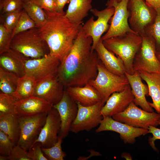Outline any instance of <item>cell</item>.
<instances>
[{"instance_id":"obj_1","label":"cell","mask_w":160,"mask_h":160,"mask_svg":"<svg viewBox=\"0 0 160 160\" xmlns=\"http://www.w3.org/2000/svg\"><path fill=\"white\" fill-rule=\"evenodd\" d=\"M92 42L82 27L59 68L57 76L65 87L83 86L96 77L100 60L96 51L92 50Z\"/></svg>"},{"instance_id":"obj_2","label":"cell","mask_w":160,"mask_h":160,"mask_svg":"<svg viewBox=\"0 0 160 160\" xmlns=\"http://www.w3.org/2000/svg\"><path fill=\"white\" fill-rule=\"evenodd\" d=\"M47 21L38 28L43 39L47 43L49 54L63 61L70 51L74 41L83 25L70 21L65 12H51L45 10Z\"/></svg>"},{"instance_id":"obj_3","label":"cell","mask_w":160,"mask_h":160,"mask_svg":"<svg viewBox=\"0 0 160 160\" xmlns=\"http://www.w3.org/2000/svg\"><path fill=\"white\" fill-rule=\"evenodd\" d=\"M143 37L135 32H128L103 41L105 47L122 60L126 72L132 74L135 72L133 62L139 49Z\"/></svg>"},{"instance_id":"obj_4","label":"cell","mask_w":160,"mask_h":160,"mask_svg":"<svg viewBox=\"0 0 160 160\" xmlns=\"http://www.w3.org/2000/svg\"><path fill=\"white\" fill-rule=\"evenodd\" d=\"M10 48L32 59L41 58L49 52L36 27L15 35L12 39Z\"/></svg>"},{"instance_id":"obj_5","label":"cell","mask_w":160,"mask_h":160,"mask_svg":"<svg viewBox=\"0 0 160 160\" xmlns=\"http://www.w3.org/2000/svg\"><path fill=\"white\" fill-rule=\"evenodd\" d=\"M97 69L96 77L88 83L97 90L102 101L105 103L113 93L123 91L129 84L125 75L119 76L112 73L106 68L100 61L97 65Z\"/></svg>"},{"instance_id":"obj_6","label":"cell","mask_w":160,"mask_h":160,"mask_svg":"<svg viewBox=\"0 0 160 160\" xmlns=\"http://www.w3.org/2000/svg\"><path fill=\"white\" fill-rule=\"evenodd\" d=\"M128 23L131 29L142 37L147 29L154 23L157 12L148 5L145 0H129Z\"/></svg>"},{"instance_id":"obj_7","label":"cell","mask_w":160,"mask_h":160,"mask_svg":"<svg viewBox=\"0 0 160 160\" xmlns=\"http://www.w3.org/2000/svg\"><path fill=\"white\" fill-rule=\"evenodd\" d=\"M47 113L18 117L20 136L17 145L27 151L31 148L45 123Z\"/></svg>"},{"instance_id":"obj_8","label":"cell","mask_w":160,"mask_h":160,"mask_svg":"<svg viewBox=\"0 0 160 160\" xmlns=\"http://www.w3.org/2000/svg\"><path fill=\"white\" fill-rule=\"evenodd\" d=\"M112 118L132 127L148 129L150 126L156 127L159 125L160 116L154 112H148L139 108L133 102L124 111Z\"/></svg>"},{"instance_id":"obj_9","label":"cell","mask_w":160,"mask_h":160,"mask_svg":"<svg viewBox=\"0 0 160 160\" xmlns=\"http://www.w3.org/2000/svg\"><path fill=\"white\" fill-rule=\"evenodd\" d=\"M134 71L159 72L160 61L156 55L155 41L150 36L143 37L141 46L133 62Z\"/></svg>"},{"instance_id":"obj_10","label":"cell","mask_w":160,"mask_h":160,"mask_svg":"<svg viewBox=\"0 0 160 160\" xmlns=\"http://www.w3.org/2000/svg\"><path fill=\"white\" fill-rule=\"evenodd\" d=\"M76 103L78 113L71 125L70 132L76 133L83 131H89L100 125L103 118L101 111L105 103L101 101L87 106Z\"/></svg>"},{"instance_id":"obj_11","label":"cell","mask_w":160,"mask_h":160,"mask_svg":"<svg viewBox=\"0 0 160 160\" xmlns=\"http://www.w3.org/2000/svg\"><path fill=\"white\" fill-rule=\"evenodd\" d=\"M90 11L97 17V19L95 20L93 16L91 17L82 25V28L86 35L92 38V50L94 51L102 35L109 28L108 23L114 14V8L113 7H107L102 10L92 8Z\"/></svg>"},{"instance_id":"obj_12","label":"cell","mask_w":160,"mask_h":160,"mask_svg":"<svg viewBox=\"0 0 160 160\" xmlns=\"http://www.w3.org/2000/svg\"><path fill=\"white\" fill-rule=\"evenodd\" d=\"M129 1L121 0L118 2L114 0H108L106 5L107 7H113L114 12L110 20V25L108 29L101 38L103 41L127 32H135L131 29L128 23L129 14L127 4Z\"/></svg>"},{"instance_id":"obj_13","label":"cell","mask_w":160,"mask_h":160,"mask_svg":"<svg viewBox=\"0 0 160 160\" xmlns=\"http://www.w3.org/2000/svg\"><path fill=\"white\" fill-rule=\"evenodd\" d=\"M60 61L49 54L37 59L27 58L25 60V73L33 76L36 82L57 75Z\"/></svg>"},{"instance_id":"obj_14","label":"cell","mask_w":160,"mask_h":160,"mask_svg":"<svg viewBox=\"0 0 160 160\" xmlns=\"http://www.w3.org/2000/svg\"><path fill=\"white\" fill-rule=\"evenodd\" d=\"M103 118L96 133L104 131H112L120 135V138L126 144L134 143L135 139L149 133L148 129L137 128L116 121L112 117L103 116Z\"/></svg>"},{"instance_id":"obj_15","label":"cell","mask_w":160,"mask_h":160,"mask_svg":"<svg viewBox=\"0 0 160 160\" xmlns=\"http://www.w3.org/2000/svg\"><path fill=\"white\" fill-rule=\"evenodd\" d=\"M53 107L57 110L60 116L61 125L58 137L63 139L68 135L71 125L76 117L77 104L71 98L65 89L60 100Z\"/></svg>"},{"instance_id":"obj_16","label":"cell","mask_w":160,"mask_h":160,"mask_svg":"<svg viewBox=\"0 0 160 160\" xmlns=\"http://www.w3.org/2000/svg\"><path fill=\"white\" fill-rule=\"evenodd\" d=\"M57 75L37 82L34 95L38 96L53 105L62 99L65 89Z\"/></svg>"},{"instance_id":"obj_17","label":"cell","mask_w":160,"mask_h":160,"mask_svg":"<svg viewBox=\"0 0 160 160\" xmlns=\"http://www.w3.org/2000/svg\"><path fill=\"white\" fill-rule=\"evenodd\" d=\"M60 125L59 114L53 107L47 113L45 123L35 143L40 142L42 148H49L54 145L58 140Z\"/></svg>"},{"instance_id":"obj_18","label":"cell","mask_w":160,"mask_h":160,"mask_svg":"<svg viewBox=\"0 0 160 160\" xmlns=\"http://www.w3.org/2000/svg\"><path fill=\"white\" fill-rule=\"evenodd\" d=\"M134 96L129 84L123 91L113 93L103 107L101 113L103 116L112 117L124 111L130 104L134 102Z\"/></svg>"},{"instance_id":"obj_19","label":"cell","mask_w":160,"mask_h":160,"mask_svg":"<svg viewBox=\"0 0 160 160\" xmlns=\"http://www.w3.org/2000/svg\"><path fill=\"white\" fill-rule=\"evenodd\" d=\"M16 114L26 116L47 113L53 105L44 99L35 95L17 100L15 103Z\"/></svg>"},{"instance_id":"obj_20","label":"cell","mask_w":160,"mask_h":160,"mask_svg":"<svg viewBox=\"0 0 160 160\" xmlns=\"http://www.w3.org/2000/svg\"><path fill=\"white\" fill-rule=\"evenodd\" d=\"M125 75L134 97V103L147 111L154 112L153 108L150 105L146 98V96H149L148 87L147 84L142 82L139 72L135 71L132 74L126 72Z\"/></svg>"},{"instance_id":"obj_21","label":"cell","mask_w":160,"mask_h":160,"mask_svg":"<svg viewBox=\"0 0 160 160\" xmlns=\"http://www.w3.org/2000/svg\"><path fill=\"white\" fill-rule=\"evenodd\" d=\"M94 50L101 62L108 71L116 75H125L126 71L122 60L105 47L101 39Z\"/></svg>"},{"instance_id":"obj_22","label":"cell","mask_w":160,"mask_h":160,"mask_svg":"<svg viewBox=\"0 0 160 160\" xmlns=\"http://www.w3.org/2000/svg\"><path fill=\"white\" fill-rule=\"evenodd\" d=\"M65 90L73 100L84 106H91L102 101L98 91L89 83L82 87H68Z\"/></svg>"},{"instance_id":"obj_23","label":"cell","mask_w":160,"mask_h":160,"mask_svg":"<svg viewBox=\"0 0 160 160\" xmlns=\"http://www.w3.org/2000/svg\"><path fill=\"white\" fill-rule=\"evenodd\" d=\"M28 58L10 49L0 54V67L22 77L25 74V63Z\"/></svg>"},{"instance_id":"obj_24","label":"cell","mask_w":160,"mask_h":160,"mask_svg":"<svg viewBox=\"0 0 160 160\" xmlns=\"http://www.w3.org/2000/svg\"><path fill=\"white\" fill-rule=\"evenodd\" d=\"M138 71L148 87L149 96L152 100V103L149 102L150 105L160 114V73Z\"/></svg>"},{"instance_id":"obj_25","label":"cell","mask_w":160,"mask_h":160,"mask_svg":"<svg viewBox=\"0 0 160 160\" xmlns=\"http://www.w3.org/2000/svg\"><path fill=\"white\" fill-rule=\"evenodd\" d=\"M92 0H71L65 12V16L71 22L82 23L84 19L92 8Z\"/></svg>"},{"instance_id":"obj_26","label":"cell","mask_w":160,"mask_h":160,"mask_svg":"<svg viewBox=\"0 0 160 160\" xmlns=\"http://www.w3.org/2000/svg\"><path fill=\"white\" fill-rule=\"evenodd\" d=\"M0 130L7 135L14 144H17L20 136L18 116L15 114L0 113Z\"/></svg>"},{"instance_id":"obj_27","label":"cell","mask_w":160,"mask_h":160,"mask_svg":"<svg viewBox=\"0 0 160 160\" xmlns=\"http://www.w3.org/2000/svg\"><path fill=\"white\" fill-rule=\"evenodd\" d=\"M36 83L33 76L25 73L19 77L16 90L13 95L17 100L34 95Z\"/></svg>"},{"instance_id":"obj_28","label":"cell","mask_w":160,"mask_h":160,"mask_svg":"<svg viewBox=\"0 0 160 160\" xmlns=\"http://www.w3.org/2000/svg\"><path fill=\"white\" fill-rule=\"evenodd\" d=\"M19 78L15 73L0 67L1 92L13 95L16 90Z\"/></svg>"},{"instance_id":"obj_29","label":"cell","mask_w":160,"mask_h":160,"mask_svg":"<svg viewBox=\"0 0 160 160\" xmlns=\"http://www.w3.org/2000/svg\"><path fill=\"white\" fill-rule=\"evenodd\" d=\"M23 9L35 22L36 26L39 28L47 21V16L44 11L31 0L25 3Z\"/></svg>"},{"instance_id":"obj_30","label":"cell","mask_w":160,"mask_h":160,"mask_svg":"<svg viewBox=\"0 0 160 160\" xmlns=\"http://www.w3.org/2000/svg\"><path fill=\"white\" fill-rule=\"evenodd\" d=\"M156 9L157 15L155 19L154 23L146 30L145 36H151L154 39L157 56L160 55V7Z\"/></svg>"},{"instance_id":"obj_31","label":"cell","mask_w":160,"mask_h":160,"mask_svg":"<svg viewBox=\"0 0 160 160\" xmlns=\"http://www.w3.org/2000/svg\"><path fill=\"white\" fill-rule=\"evenodd\" d=\"M36 27L35 22L23 9L12 32V38L17 34Z\"/></svg>"},{"instance_id":"obj_32","label":"cell","mask_w":160,"mask_h":160,"mask_svg":"<svg viewBox=\"0 0 160 160\" xmlns=\"http://www.w3.org/2000/svg\"><path fill=\"white\" fill-rule=\"evenodd\" d=\"M63 139L58 137L57 142L52 146L48 148H42L44 156L49 160H63L66 153L62 148Z\"/></svg>"},{"instance_id":"obj_33","label":"cell","mask_w":160,"mask_h":160,"mask_svg":"<svg viewBox=\"0 0 160 160\" xmlns=\"http://www.w3.org/2000/svg\"><path fill=\"white\" fill-rule=\"evenodd\" d=\"M17 101L13 95L0 92V113L16 114L15 103Z\"/></svg>"},{"instance_id":"obj_34","label":"cell","mask_w":160,"mask_h":160,"mask_svg":"<svg viewBox=\"0 0 160 160\" xmlns=\"http://www.w3.org/2000/svg\"><path fill=\"white\" fill-rule=\"evenodd\" d=\"M22 10L2 14L1 24L8 32H12L17 22Z\"/></svg>"},{"instance_id":"obj_35","label":"cell","mask_w":160,"mask_h":160,"mask_svg":"<svg viewBox=\"0 0 160 160\" xmlns=\"http://www.w3.org/2000/svg\"><path fill=\"white\" fill-rule=\"evenodd\" d=\"M24 0H3L0 1V8L2 14L23 10Z\"/></svg>"},{"instance_id":"obj_36","label":"cell","mask_w":160,"mask_h":160,"mask_svg":"<svg viewBox=\"0 0 160 160\" xmlns=\"http://www.w3.org/2000/svg\"><path fill=\"white\" fill-rule=\"evenodd\" d=\"M12 38V32H8L3 25H0V54L7 51L10 48Z\"/></svg>"},{"instance_id":"obj_37","label":"cell","mask_w":160,"mask_h":160,"mask_svg":"<svg viewBox=\"0 0 160 160\" xmlns=\"http://www.w3.org/2000/svg\"><path fill=\"white\" fill-rule=\"evenodd\" d=\"M15 145L9 137L0 130V155L9 156Z\"/></svg>"},{"instance_id":"obj_38","label":"cell","mask_w":160,"mask_h":160,"mask_svg":"<svg viewBox=\"0 0 160 160\" xmlns=\"http://www.w3.org/2000/svg\"><path fill=\"white\" fill-rule=\"evenodd\" d=\"M8 158L9 160H31L28 151L18 145H14Z\"/></svg>"},{"instance_id":"obj_39","label":"cell","mask_w":160,"mask_h":160,"mask_svg":"<svg viewBox=\"0 0 160 160\" xmlns=\"http://www.w3.org/2000/svg\"><path fill=\"white\" fill-rule=\"evenodd\" d=\"M28 151L31 160H48L43 152L40 142L35 143Z\"/></svg>"},{"instance_id":"obj_40","label":"cell","mask_w":160,"mask_h":160,"mask_svg":"<svg viewBox=\"0 0 160 160\" xmlns=\"http://www.w3.org/2000/svg\"><path fill=\"white\" fill-rule=\"evenodd\" d=\"M44 10L55 12V0H31Z\"/></svg>"},{"instance_id":"obj_41","label":"cell","mask_w":160,"mask_h":160,"mask_svg":"<svg viewBox=\"0 0 160 160\" xmlns=\"http://www.w3.org/2000/svg\"><path fill=\"white\" fill-rule=\"evenodd\" d=\"M159 125H160V119L159 122ZM149 133L152 134L153 135L152 137H149L148 141L150 145L154 150L156 151L157 149L155 146V141L157 140H160V129L156 127L150 126L148 129Z\"/></svg>"},{"instance_id":"obj_42","label":"cell","mask_w":160,"mask_h":160,"mask_svg":"<svg viewBox=\"0 0 160 160\" xmlns=\"http://www.w3.org/2000/svg\"><path fill=\"white\" fill-rule=\"evenodd\" d=\"M71 0H55V12H64L63 9L65 5L69 3Z\"/></svg>"},{"instance_id":"obj_43","label":"cell","mask_w":160,"mask_h":160,"mask_svg":"<svg viewBox=\"0 0 160 160\" xmlns=\"http://www.w3.org/2000/svg\"><path fill=\"white\" fill-rule=\"evenodd\" d=\"M149 6L156 9L160 7V0H145Z\"/></svg>"},{"instance_id":"obj_44","label":"cell","mask_w":160,"mask_h":160,"mask_svg":"<svg viewBox=\"0 0 160 160\" xmlns=\"http://www.w3.org/2000/svg\"><path fill=\"white\" fill-rule=\"evenodd\" d=\"M121 157L125 159L126 160H132V158L130 155L128 153L125 152L122 154Z\"/></svg>"},{"instance_id":"obj_45","label":"cell","mask_w":160,"mask_h":160,"mask_svg":"<svg viewBox=\"0 0 160 160\" xmlns=\"http://www.w3.org/2000/svg\"><path fill=\"white\" fill-rule=\"evenodd\" d=\"M0 160H9L8 156L0 155Z\"/></svg>"},{"instance_id":"obj_46","label":"cell","mask_w":160,"mask_h":160,"mask_svg":"<svg viewBox=\"0 0 160 160\" xmlns=\"http://www.w3.org/2000/svg\"><path fill=\"white\" fill-rule=\"evenodd\" d=\"M157 56L158 59L160 61V55H157Z\"/></svg>"},{"instance_id":"obj_47","label":"cell","mask_w":160,"mask_h":160,"mask_svg":"<svg viewBox=\"0 0 160 160\" xmlns=\"http://www.w3.org/2000/svg\"><path fill=\"white\" fill-rule=\"evenodd\" d=\"M31 0H24V2L25 3H26V2H27L28 1H30Z\"/></svg>"},{"instance_id":"obj_48","label":"cell","mask_w":160,"mask_h":160,"mask_svg":"<svg viewBox=\"0 0 160 160\" xmlns=\"http://www.w3.org/2000/svg\"><path fill=\"white\" fill-rule=\"evenodd\" d=\"M114 0L115 1H116L118 2H120L121 1V0Z\"/></svg>"},{"instance_id":"obj_49","label":"cell","mask_w":160,"mask_h":160,"mask_svg":"<svg viewBox=\"0 0 160 160\" xmlns=\"http://www.w3.org/2000/svg\"><path fill=\"white\" fill-rule=\"evenodd\" d=\"M3 0H0V1H3Z\"/></svg>"},{"instance_id":"obj_50","label":"cell","mask_w":160,"mask_h":160,"mask_svg":"<svg viewBox=\"0 0 160 160\" xmlns=\"http://www.w3.org/2000/svg\"><path fill=\"white\" fill-rule=\"evenodd\" d=\"M159 72L160 73V70H159Z\"/></svg>"},{"instance_id":"obj_51","label":"cell","mask_w":160,"mask_h":160,"mask_svg":"<svg viewBox=\"0 0 160 160\" xmlns=\"http://www.w3.org/2000/svg\"></svg>"}]
</instances>
